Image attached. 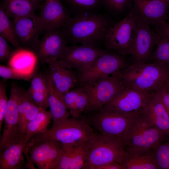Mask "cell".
Here are the masks:
<instances>
[{"instance_id": "obj_33", "label": "cell", "mask_w": 169, "mask_h": 169, "mask_svg": "<svg viewBox=\"0 0 169 169\" xmlns=\"http://www.w3.org/2000/svg\"><path fill=\"white\" fill-rule=\"evenodd\" d=\"M73 9L78 13L91 12L101 4V0H66Z\"/></svg>"}, {"instance_id": "obj_8", "label": "cell", "mask_w": 169, "mask_h": 169, "mask_svg": "<svg viewBox=\"0 0 169 169\" xmlns=\"http://www.w3.org/2000/svg\"><path fill=\"white\" fill-rule=\"evenodd\" d=\"M130 64L125 56L106 49L90 66L77 74L78 83H92L112 75Z\"/></svg>"}, {"instance_id": "obj_21", "label": "cell", "mask_w": 169, "mask_h": 169, "mask_svg": "<svg viewBox=\"0 0 169 169\" xmlns=\"http://www.w3.org/2000/svg\"><path fill=\"white\" fill-rule=\"evenodd\" d=\"M87 140L62 143L61 155L54 169H84L86 160Z\"/></svg>"}, {"instance_id": "obj_4", "label": "cell", "mask_w": 169, "mask_h": 169, "mask_svg": "<svg viewBox=\"0 0 169 169\" xmlns=\"http://www.w3.org/2000/svg\"><path fill=\"white\" fill-rule=\"evenodd\" d=\"M169 139L168 136L140 113L133 118L123 141L126 149L152 150Z\"/></svg>"}, {"instance_id": "obj_38", "label": "cell", "mask_w": 169, "mask_h": 169, "mask_svg": "<svg viewBox=\"0 0 169 169\" xmlns=\"http://www.w3.org/2000/svg\"><path fill=\"white\" fill-rule=\"evenodd\" d=\"M169 114V87L165 82L155 92Z\"/></svg>"}, {"instance_id": "obj_37", "label": "cell", "mask_w": 169, "mask_h": 169, "mask_svg": "<svg viewBox=\"0 0 169 169\" xmlns=\"http://www.w3.org/2000/svg\"><path fill=\"white\" fill-rule=\"evenodd\" d=\"M8 43L5 38L0 36V60L1 62L8 60L15 52V50Z\"/></svg>"}, {"instance_id": "obj_19", "label": "cell", "mask_w": 169, "mask_h": 169, "mask_svg": "<svg viewBox=\"0 0 169 169\" xmlns=\"http://www.w3.org/2000/svg\"><path fill=\"white\" fill-rule=\"evenodd\" d=\"M46 63L49 67L48 74L52 82L61 95L74 88L78 84L77 72L63 66L58 60L51 59Z\"/></svg>"}, {"instance_id": "obj_35", "label": "cell", "mask_w": 169, "mask_h": 169, "mask_svg": "<svg viewBox=\"0 0 169 169\" xmlns=\"http://www.w3.org/2000/svg\"><path fill=\"white\" fill-rule=\"evenodd\" d=\"M131 0H101V4L109 10L120 13L127 8Z\"/></svg>"}, {"instance_id": "obj_17", "label": "cell", "mask_w": 169, "mask_h": 169, "mask_svg": "<svg viewBox=\"0 0 169 169\" xmlns=\"http://www.w3.org/2000/svg\"><path fill=\"white\" fill-rule=\"evenodd\" d=\"M133 13L154 27L168 18L169 7L158 0H132Z\"/></svg>"}, {"instance_id": "obj_36", "label": "cell", "mask_w": 169, "mask_h": 169, "mask_svg": "<svg viewBox=\"0 0 169 169\" xmlns=\"http://www.w3.org/2000/svg\"><path fill=\"white\" fill-rule=\"evenodd\" d=\"M6 79L0 82V131L4 121L5 113L8 99L6 93Z\"/></svg>"}, {"instance_id": "obj_2", "label": "cell", "mask_w": 169, "mask_h": 169, "mask_svg": "<svg viewBox=\"0 0 169 169\" xmlns=\"http://www.w3.org/2000/svg\"><path fill=\"white\" fill-rule=\"evenodd\" d=\"M113 75L124 87L153 93L169 78V69L159 64L148 62L131 64Z\"/></svg>"}, {"instance_id": "obj_40", "label": "cell", "mask_w": 169, "mask_h": 169, "mask_svg": "<svg viewBox=\"0 0 169 169\" xmlns=\"http://www.w3.org/2000/svg\"><path fill=\"white\" fill-rule=\"evenodd\" d=\"M97 169H122L121 166L116 162L106 163L99 167Z\"/></svg>"}, {"instance_id": "obj_30", "label": "cell", "mask_w": 169, "mask_h": 169, "mask_svg": "<svg viewBox=\"0 0 169 169\" xmlns=\"http://www.w3.org/2000/svg\"><path fill=\"white\" fill-rule=\"evenodd\" d=\"M0 36L6 40L15 49L22 48L16 36L12 21L6 13L3 3L0 7Z\"/></svg>"}, {"instance_id": "obj_27", "label": "cell", "mask_w": 169, "mask_h": 169, "mask_svg": "<svg viewBox=\"0 0 169 169\" xmlns=\"http://www.w3.org/2000/svg\"><path fill=\"white\" fill-rule=\"evenodd\" d=\"M5 11L9 18L17 19L35 15L39 6L37 0H3Z\"/></svg>"}, {"instance_id": "obj_45", "label": "cell", "mask_w": 169, "mask_h": 169, "mask_svg": "<svg viewBox=\"0 0 169 169\" xmlns=\"http://www.w3.org/2000/svg\"><path fill=\"white\" fill-rule=\"evenodd\" d=\"M168 79H169V78H168Z\"/></svg>"}, {"instance_id": "obj_11", "label": "cell", "mask_w": 169, "mask_h": 169, "mask_svg": "<svg viewBox=\"0 0 169 169\" xmlns=\"http://www.w3.org/2000/svg\"><path fill=\"white\" fill-rule=\"evenodd\" d=\"M135 21V16L131 12L119 22L111 26L104 42L106 49L125 56L130 54Z\"/></svg>"}, {"instance_id": "obj_29", "label": "cell", "mask_w": 169, "mask_h": 169, "mask_svg": "<svg viewBox=\"0 0 169 169\" xmlns=\"http://www.w3.org/2000/svg\"><path fill=\"white\" fill-rule=\"evenodd\" d=\"M51 120L52 118L49 110L41 107L26 127L25 134L29 141L34 135L46 131Z\"/></svg>"}, {"instance_id": "obj_26", "label": "cell", "mask_w": 169, "mask_h": 169, "mask_svg": "<svg viewBox=\"0 0 169 169\" xmlns=\"http://www.w3.org/2000/svg\"><path fill=\"white\" fill-rule=\"evenodd\" d=\"M41 107L28 96L26 91L21 89L18 101V127L20 133L25 134L28 123L36 115Z\"/></svg>"}, {"instance_id": "obj_1", "label": "cell", "mask_w": 169, "mask_h": 169, "mask_svg": "<svg viewBox=\"0 0 169 169\" xmlns=\"http://www.w3.org/2000/svg\"><path fill=\"white\" fill-rule=\"evenodd\" d=\"M108 18L104 14L91 12L78 13L61 27L68 43L80 44L86 46L99 48L104 42L111 27Z\"/></svg>"}, {"instance_id": "obj_22", "label": "cell", "mask_w": 169, "mask_h": 169, "mask_svg": "<svg viewBox=\"0 0 169 169\" xmlns=\"http://www.w3.org/2000/svg\"><path fill=\"white\" fill-rule=\"evenodd\" d=\"M141 113L169 136V114L155 92L152 93Z\"/></svg>"}, {"instance_id": "obj_14", "label": "cell", "mask_w": 169, "mask_h": 169, "mask_svg": "<svg viewBox=\"0 0 169 169\" xmlns=\"http://www.w3.org/2000/svg\"><path fill=\"white\" fill-rule=\"evenodd\" d=\"M62 143L49 140L28 145L30 160L40 169H54L60 158Z\"/></svg>"}, {"instance_id": "obj_25", "label": "cell", "mask_w": 169, "mask_h": 169, "mask_svg": "<svg viewBox=\"0 0 169 169\" xmlns=\"http://www.w3.org/2000/svg\"><path fill=\"white\" fill-rule=\"evenodd\" d=\"M46 75L49 87L48 104L52 118V127H54L69 118L71 115L61 95L55 88L48 73Z\"/></svg>"}, {"instance_id": "obj_9", "label": "cell", "mask_w": 169, "mask_h": 169, "mask_svg": "<svg viewBox=\"0 0 169 169\" xmlns=\"http://www.w3.org/2000/svg\"><path fill=\"white\" fill-rule=\"evenodd\" d=\"M80 84L87 90L90 96L88 106L83 113L101 109L123 87L114 75L103 77L91 83Z\"/></svg>"}, {"instance_id": "obj_34", "label": "cell", "mask_w": 169, "mask_h": 169, "mask_svg": "<svg viewBox=\"0 0 169 169\" xmlns=\"http://www.w3.org/2000/svg\"><path fill=\"white\" fill-rule=\"evenodd\" d=\"M0 76L6 79H13L29 80L33 77L31 74L22 72L10 66L0 65Z\"/></svg>"}, {"instance_id": "obj_20", "label": "cell", "mask_w": 169, "mask_h": 169, "mask_svg": "<svg viewBox=\"0 0 169 169\" xmlns=\"http://www.w3.org/2000/svg\"><path fill=\"white\" fill-rule=\"evenodd\" d=\"M21 89L15 84L10 86V97L4 116V129L0 141V153L3 151L8 140L19 129L18 105Z\"/></svg>"}, {"instance_id": "obj_7", "label": "cell", "mask_w": 169, "mask_h": 169, "mask_svg": "<svg viewBox=\"0 0 169 169\" xmlns=\"http://www.w3.org/2000/svg\"><path fill=\"white\" fill-rule=\"evenodd\" d=\"M134 15L129 60L131 64H143L148 62L161 37L151 26Z\"/></svg>"}, {"instance_id": "obj_28", "label": "cell", "mask_w": 169, "mask_h": 169, "mask_svg": "<svg viewBox=\"0 0 169 169\" xmlns=\"http://www.w3.org/2000/svg\"><path fill=\"white\" fill-rule=\"evenodd\" d=\"M26 92L29 98L40 107L46 110L49 108V87L46 75L37 74L33 76Z\"/></svg>"}, {"instance_id": "obj_18", "label": "cell", "mask_w": 169, "mask_h": 169, "mask_svg": "<svg viewBox=\"0 0 169 169\" xmlns=\"http://www.w3.org/2000/svg\"><path fill=\"white\" fill-rule=\"evenodd\" d=\"M15 33L22 48L34 51L41 34L36 20V15L12 20Z\"/></svg>"}, {"instance_id": "obj_41", "label": "cell", "mask_w": 169, "mask_h": 169, "mask_svg": "<svg viewBox=\"0 0 169 169\" xmlns=\"http://www.w3.org/2000/svg\"><path fill=\"white\" fill-rule=\"evenodd\" d=\"M164 2L169 7V0H158Z\"/></svg>"}, {"instance_id": "obj_24", "label": "cell", "mask_w": 169, "mask_h": 169, "mask_svg": "<svg viewBox=\"0 0 169 169\" xmlns=\"http://www.w3.org/2000/svg\"><path fill=\"white\" fill-rule=\"evenodd\" d=\"M61 96L72 117L77 119L85 111L90 100L88 91L80 83Z\"/></svg>"}, {"instance_id": "obj_44", "label": "cell", "mask_w": 169, "mask_h": 169, "mask_svg": "<svg viewBox=\"0 0 169 169\" xmlns=\"http://www.w3.org/2000/svg\"><path fill=\"white\" fill-rule=\"evenodd\" d=\"M167 20L169 21V16L168 17V19Z\"/></svg>"}, {"instance_id": "obj_39", "label": "cell", "mask_w": 169, "mask_h": 169, "mask_svg": "<svg viewBox=\"0 0 169 169\" xmlns=\"http://www.w3.org/2000/svg\"><path fill=\"white\" fill-rule=\"evenodd\" d=\"M154 28L160 34L161 39L169 41V21H164Z\"/></svg>"}, {"instance_id": "obj_23", "label": "cell", "mask_w": 169, "mask_h": 169, "mask_svg": "<svg viewBox=\"0 0 169 169\" xmlns=\"http://www.w3.org/2000/svg\"><path fill=\"white\" fill-rule=\"evenodd\" d=\"M125 151L117 162L122 169H159L153 150L125 149Z\"/></svg>"}, {"instance_id": "obj_32", "label": "cell", "mask_w": 169, "mask_h": 169, "mask_svg": "<svg viewBox=\"0 0 169 169\" xmlns=\"http://www.w3.org/2000/svg\"><path fill=\"white\" fill-rule=\"evenodd\" d=\"M152 150L159 169H169V139Z\"/></svg>"}, {"instance_id": "obj_6", "label": "cell", "mask_w": 169, "mask_h": 169, "mask_svg": "<svg viewBox=\"0 0 169 169\" xmlns=\"http://www.w3.org/2000/svg\"><path fill=\"white\" fill-rule=\"evenodd\" d=\"M95 129L84 121L74 117L69 118L44 132L33 136L28 145L49 140L68 144L86 140L95 132Z\"/></svg>"}, {"instance_id": "obj_15", "label": "cell", "mask_w": 169, "mask_h": 169, "mask_svg": "<svg viewBox=\"0 0 169 169\" xmlns=\"http://www.w3.org/2000/svg\"><path fill=\"white\" fill-rule=\"evenodd\" d=\"M40 38L35 52L44 63L50 59H58L62 54L68 41L61 28L45 31Z\"/></svg>"}, {"instance_id": "obj_10", "label": "cell", "mask_w": 169, "mask_h": 169, "mask_svg": "<svg viewBox=\"0 0 169 169\" xmlns=\"http://www.w3.org/2000/svg\"><path fill=\"white\" fill-rule=\"evenodd\" d=\"M152 93L123 87L103 107L134 117L141 113Z\"/></svg>"}, {"instance_id": "obj_31", "label": "cell", "mask_w": 169, "mask_h": 169, "mask_svg": "<svg viewBox=\"0 0 169 169\" xmlns=\"http://www.w3.org/2000/svg\"><path fill=\"white\" fill-rule=\"evenodd\" d=\"M148 62L159 64L169 69V41L161 38Z\"/></svg>"}, {"instance_id": "obj_3", "label": "cell", "mask_w": 169, "mask_h": 169, "mask_svg": "<svg viewBox=\"0 0 169 169\" xmlns=\"http://www.w3.org/2000/svg\"><path fill=\"white\" fill-rule=\"evenodd\" d=\"M85 147L84 169H97L106 163L117 162L126 153L122 140L99 132L86 141Z\"/></svg>"}, {"instance_id": "obj_42", "label": "cell", "mask_w": 169, "mask_h": 169, "mask_svg": "<svg viewBox=\"0 0 169 169\" xmlns=\"http://www.w3.org/2000/svg\"><path fill=\"white\" fill-rule=\"evenodd\" d=\"M165 82L169 87V79L168 78L166 80Z\"/></svg>"}, {"instance_id": "obj_12", "label": "cell", "mask_w": 169, "mask_h": 169, "mask_svg": "<svg viewBox=\"0 0 169 169\" xmlns=\"http://www.w3.org/2000/svg\"><path fill=\"white\" fill-rule=\"evenodd\" d=\"M105 49L82 45L67 46L58 60L63 66L78 74L90 66Z\"/></svg>"}, {"instance_id": "obj_5", "label": "cell", "mask_w": 169, "mask_h": 169, "mask_svg": "<svg viewBox=\"0 0 169 169\" xmlns=\"http://www.w3.org/2000/svg\"><path fill=\"white\" fill-rule=\"evenodd\" d=\"M79 118L99 132L123 141L134 117L103 107L97 111L82 113Z\"/></svg>"}, {"instance_id": "obj_43", "label": "cell", "mask_w": 169, "mask_h": 169, "mask_svg": "<svg viewBox=\"0 0 169 169\" xmlns=\"http://www.w3.org/2000/svg\"><path fill=\"white\" fill-rule=\"evenodd\" d=\"M38 1H47V0H37Z\"/></svg>"}, {"instance_id": "obj_13", "label": "cell", "mask_w": 169, "mask_h": 169, "mask_svg": "<svg viewBox=\"0 0 169 169\" xmlns=\"http://www.w3.org/2000/svg\"><path fill=\"white\" fill-rule=\"evenodd\" d=\"M29 141L17 130L8 140L0 153V169H23L27 166L23 156Z\"/></svg>"}, {"instance_id": "obj_16", "label": "cell", "mask_w": 169, "mask_h": 169, "mask_svg": "<svg viewBox=\"0 0 169 169\" xmlns=\"http://www.w3.org/2000/svg\"><path fill=\"white\" fill-rule=\"evenodd\" d=\"M70 17L61 0H48L42 5L36 20L42 34L45 31L61 28Z\"/></svg>"}]
</instances>
